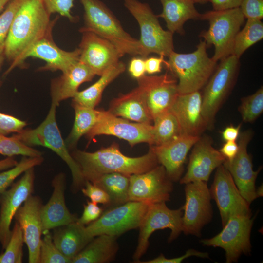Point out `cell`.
<instances>
[{"instance_id": "1", "label": "cell", "mask_w": 263, "mask_h": 263, "mask_svg": "<svg viewBox=\"0 0 263 263\" xmlns=\"http://www.w3.org/2000/svg\"><path fill=\"white\" fill-rule=\"evenodd\" d=\"M56 20H50L43 0H27L23 3L14 17L5 41L4 55L11 64L5 75L23 65L24 55L39 39L52 34Z\"/></svg>"}, {"instance_id": "2", "label": "cell", "mask_w": 263, "mask_h": 263, "mask_svg": "<svg viewBox=\"0 0 263 263\" xmlns=\"http://www.w3.org/2000/svg\"><path fill=\"white\" fill-rule=\"evenodd\" d=\"M71 155L85 180L91 182L105 173L119 172L130 176L146 172L159 165L150 147L147 153L137 157L124 155L115 143L93 152L76 150Z\"/></svg>"}, {"instance_id": "3", "label": "cell", "mask_w": 263, "mask_h": 263, "mask_svg": "<svg viewBox=\"0 0 263 263\" xmlns=\"http://www.w3.org/2000/svg\"><path fill=\"white\" fill-rule=\"evenodd\" d=\"M84 9L80 33L91 32L114 45L121 54L139 56V40L125 31L112 11L100 0H79Z\"/></svg>"}, {"instance_id": "4", "label": "cell", "mask_w": 263, "mask_h": 263, "mask_svg": "<svg viewBox=\"0 0 263 263\" xmlns=\"http://www.w3.org/2000/svg\"><path fill=\"white\" fill-rule=\"evenodd\" d=\"M207 45L200 41L196 49L189 53L173 51L165 65L177 79L179 94L199 91L214 72L217 62L207 53Z\"/></svg>"}, {"instance_id": "5", "label": "cell", "mask_w": 263, "mask_h": 263, "mask_svg": "<svg viewBox=\"0 0 263 263\" xmlns=\"http://www.w3.org/2000/svg\"><path fill=\"white\" fill-rule=\"evenodd\" d=\"M56 104H51L46 118L37 127L33 129H23L13 135L27 146L46 147L59 156L71 170L72 189L76 192L84 187L86 181L79 166L70 153L62 138L56 121Z\"/></svg>"}, {"instance_id": "6", "label": "cell", "mask_w": 263, "mask_h": 263, "mask_svg": "<svg viewBox=\"0 0 263 263\" xmlns=\"http://www.w3.org/2000/svg\"><path fill=\"white\" fill-rule=\"evenodd\" d=\"M123 0L140 27L139 56L146 58L150 54L155 53L168 57L174 51L173 34L163 29L157 15L147 3L138 0Z\"/></svg>"}, {"instance_id": "7", "label": "cell", "mask_w": 263, "mask_h": 263, "mask_svg": "<svg viewBox=\"0 0 263 263\" xmlns=\"http://www.w3.org/2000/svg\"><path fill=\"white\" fill-rule=\"evenodd\" d=\"M201 19L209 23L208 30L202 31L199 37L207 46L214 47L212 59L218 62L232 55L235 37L245 20L240 8L213 9L201 14Z\"/></svg>"}, {"instance_id": "8", "label": "cell", "mask_w": 263, "mask_h": 263, "mask_svg": "<svg viewBox=\"0 0 263 263\" xmlns=\"http://www.w3.org/2000/svg\"><path fill=\"white\" fill-rule=\"evenodd\" d=\"M239 59L231 55L221 60L202 95V113L207 129L214 127L216 113L232 89L239 69Z\"/></svg>"}, {"instance_id": "9", "label": "cell", "mask_w": 263, "mask_h": 263, "mask_svg": "<svg viewBox=\"0 0 263 263\" xmlns=\"http://www.w3.org/2000/svg\"><path fill=\"white\" fill-rule=\"evenodd\" d=\"M150 204L128 201L103 212L94 221L85 226L87 233L94 238L101 234L116 237L139 227Z\"/></svg>"}, {"instance_id": "10", "label": "cell", "mask_w": 263, "mask_h": 263, "mask_svg": "<svg viewBox=\"0 0 263 263\" xmlns=\"http://www.w3.org/2000/svg\"><path fill=\"white\" fill-rule=\"evenodd\" d=\"M251 216L232 215L219 233L213 237L202 239L201 243L203 245L223 248L226 263L237 262L242 254H249L251 251L250 233L253 224Z\"/></svg>"}, {"instance_id": "11", "label": "cell", "mask_w": 263, "mask_h": 263, "mask_svg": "<svg viewBox=\"0 0 263 263\" xmlns=\"http://www.w3.org/2000/svg\"><path fill=\"white\" fill-rule=\"evenodd\" d=\"M183 210L169 209L166 202L151 204L143 217L139 228L138 244L133 259L137 263L146 253L149 238L156 230L169 228L171 230L168 242L175 240L182 232Z\"/></svg>"}, {"instance_id": "12", "label": "cell", "mask_w": 263, "mask_h": 263, "mask_svg": "<svg viewBox=\"0 0 263 263\" xmlns=\"http://www.w3.org/2000/svg\"><path fill=\"white\" fill-rule=\"evenodd\" d=\"M185 203L182 207V232L185 235H201L203 227L212 218L209 189L206 182L197 181L185 184Z\"/></svg>"}, {"instance_id": "13", "label": "cell", "mask_w": 263, "mask_h": 263, "mask_svg": "<svg viewBox=\"0 0 263 263\" xmlns=\"http://www.w3.org/2000/svg\"><path fill=\"white\" fill-rule=\"evenodd\" d=\"M173 189L165 169L158 165L146 172L130 176L128 200L148 204L166 202Z\"/></svg>"}, {"instance_id": "14", "label": "cell", "mask_w": 263, "mask_h": 263, "mask_svg": "<svg viewBox=\"0 0 263 263\" xmlns=\"http://www.w3.org/2000/svg\"><path fill=\"white\" fill-rule=\"evenodd\" d=\"M100 135H113L128 142L131 146L145 142L153 145V126L141 123H133L116 116L109 111H99L97 120L86 134L92 140Z\"/></svg>"}, {"instance_id": "15", "label": "cell", "mask_w": 263, "mask_h": 263, "mask_svg": "<svg viewBox=\"0 0 263 263\" xmlns=\"http://www.w3.org/2000/svg\"><path fill=\"white\" fill-rule=\"evenodd\" d=\"M209 189L211 198L215 200L219 209L222 227L232 215H251L250 204L242 196L231 174L223 164L216 168Z\"/></svg>"}, {"instance_id": "16", "label": "cell", "mask_w": 263, "mask_h": 263, "mask_svg": "<svg viewBox=\"0 0 263 263\" xmlns=\"http://www.w3.org/2000/svg\"><path fill=\"white\" fill-rule=\"evenodd\" d=\"M137 81L153 120L170 110L178 94V81L172 74L144 75Z\"/></svg>"}, {"instance_id": "17", "label": "cell", "mask_w": 263, "mask_h": 263, "mask_svg": "<svg viewBox=\"0 0 263 263\" xmlns=\"http://www.w3.org/2000/svg\"><path fill=\"white\" fill-rule=\"evenodd\" d=\"M252 137L250 130L240 133L237 154L232 160L225 159L223 164L231 174L241 194L249 204L257 198L255 181L261 170V168L253 170L252 159L247 152V145Z\"/></svg>"}, {"instance_id": "18", "label": "cell", "mask_w": 263, "mask_h": 263, "mask_svg": "<svg viewBox=\"0 0 263 263\" xmlns=\"http://www.w3.org/2000/svg\"><path fill=\"white\" fill-rule=\"evenodd\" d=\"M34 168L25 171L0 197V243L3 249L9 241L13 219L19 208L34 191Z\"/></svg>"}, {"instance_id": "19", "label": "cell", "mask_w": 263, "mask_h": 263, "mask_svg": "<svg viewBox=\"0 0 263 263\" xmlns=\"http://www.w3.org/2000/svg\"><path fill=\"white\" fill-rule=\"evenodd\" d=\"M79 44V61L87 65L95 75H101L123 56L118 49L108 40L94 33H81Z\"/></svg>"}, {"instance_id": "20", "label": "cell", "mask_w": 263, "mask_h": 263, "mask_svg": "<svg viewBox=\"0 0 263 263\" xmlns=\"http://www.w3.org/2000/svg\"><path fill=\"white\" fill-rule=\"evenodd\" d=\"M41 198L31 195L21 205L14 218L20 225L28 250V262L40 263L39 251L43 234Z\"/></svg>"}, {"instance_id": "21", "label": "cell", "mask_w": 263, "mask_h": 263, "mask_svg": "<svg viewBox=\"0 0 263 263\" xmlns=\"http://www.w3.org/2000/svg\"><path fill=\"white\" fill-rule=\"evenodd\" d=\"M193 147L187 171L179 180L181 184L197 181L207 182L212 171L226 159L213 148L211 139L207 136L200 137Z\"/></svg>"}, {"instance_id": "22", "label": "cell", "mask_w": 263, "mask_h": 263, "mask_svg": "<svg viewBox=\"0 0 263 263\" xmlns=\"http://www.w3.org/2000/svg\"><path fill=\"white\" fill-rule=\"evenodd\" d=\"M200 137L181 134L164 144L151 146L158 163L164 167L172 182L182 177L187 155Z\"/></svg>"}, {"instance_id": "23", "label": "cell", "mask_w": 263, "mask_h": 263, "mask_svg": "<svg viewBox=\"0 0 263 263\" xmlns=\"http://www.w3.org/2000/svg\"><path fill=\"white\" fill-rule=\"evenodd\" d=\"M170 111L176 116L183 134L200 136L207 129L202 113V94L199 91L178 94Z\"/></svg>"}, {"instance_id": "24", "label": "cell", "mask_w": 263, "mask_h": 263, "mask_svg": "<svg viewBox=\"0 0 263 263\" xmlns=\"http://www.w3.org/2000/svg\"><path fill=\"white\" fill-rule=\"evenodd\" d=\"M78 48L72 51H66L59 48L54 42L52 34L37 41L24 55L23 60L32 57L41 59L46 65L39 68V71L64 72L79 60Z\"/></svg>"}, {"instance_id": "25", "label": "cell", "mask_w": 263, "mask_h": 263, "mask_svg": "<svg viewBox=\"0 0 263 263\" xmlns=\"http://www.w3.org/2000/svg\"><path fill=\"white\" fill-rule=\"evenodd\" d=\"M52 194L41 210L43 233L51 229L76 221L77 217L67 208L65 199V175L60 173L56 175L52 182Z\"/></svg>"}, {"instance_id": "26", "label": "cell", "mask_w": 263, "mask_h": 263, "mask_svg": "<svg viewBox=\"0 0 263 263\" xmlns=\"http://www.w3.org/2000/svg\"><path fill=\"white\" fill-rule=\"evenodd\" d=\"M95 75L87 65L78 61L51 84L52 103L58 106L61 101L73 98L83 83L91 81Z\"/></svg>"}, {"instance_id": "27", "label": "cell", "mask_w": 263, "mask_h": 263, "mask_svg": "<svg viewBox=\"0 0 263 263\" xmlns=\"http://www.w3.org/2000/svg\"><path fill=\"white\" fill-rule=\"evenodd\" d=\"M108 111L116 116L138 123L151 124L153 122L138 86L113 99Z\"/></svg>"}, {"instance_id": "28", "label": "cell", "mask_w": 263, "mask_h": 263, "mask_svg": "<svg viewBox=\"0 0 263 263\" xmlns=\"http://www.w3.org/2000/svg\"><path fill=\"white\" fill-rule=\"evenodd\" d=\"M76 221L54 228L52 234L56 246L71 262L94 238L87 233L85 226Z\"/></svg>"}, {"instance_id": "29", "label": "cell", "mask_w": 263, "mask_h": 263, "mask_svg": "<svg viewBox=\"0 0 263 263\" xmlns=\"http://www.w3.org/2000/svg\"><path fill=\"white\" fill-rule=\"evenodd\" d=\"M162 12L157 15L165 21L168 30L183 35L184 25L189 19H201V14L195 6L193 0H159Z\"/></svg>"}, {"instance_id": "30", "label": "cell", "mask_w": 263, "mask_h": 263, "mask_svg": "<svg viewBox=\"0 0 263 263\" xmlns=\"http://www.w3.org/2000/svg\"><path fill=\"white\" fill-rule=\"evenodd\" d=\"M94 238L72 260V263H106L113 261L118 250L117 237L101 234Z\"/></svg>"}, {"instance_id": "31", "label": "cell", "mask_w": 263, "mask_h": 263, "mask_svg": "<svg viewBox=\"0 0 263 263\" xmlns=\"http://www.w3.org/2000/svg\"><path fill=\"white\" fill-rule=\"evenodd\" d=\"M125 69V63L119 61L105 71L93 85L83 91H78L72 98V102L94 109L100 102L106 87L123 73Z\"/></svg>"}, {"instance_id": "32", "label": "cell", "mask_w": 263, "mask_h": 263, "mask_svg": "<svg viewBox=\"0 0 263 263\" xmlns=\"http://www.w3.org/2000/svg\"><path fill=\"white\" fill-rule=\"evenodd\" d=\"M130 176L119 172L105 173L92 183L105 190L110 198L109 206L114 207L128 200Z\"/></svg>"}, {"instance_id": "33", "label": "cell", "mask_w": 263, "mask_h": 263, "mask_svg": "<svg viewBox=\"0 0 263 263\" xmlns=\"http://www.w3.org/2000/svg\"><path fill=\"white\" fill-rule=\"evenodd\" d=\"M75 117L72 130L64 141L69 149L75 147L79 139L86 134L96 123L99 110L72 102Z\"/></svg>"}, {"instance_id": "34", "label": "cell", "mask_w": 263, "mask_h": 263, "mask_svg": "<svg viewBox=\"0 0 263 263\" xmlns=\"http://www.w3.org/2000/svg\"><path fill=\"white\" fill-rule=\"evenodd\" d=\"M153 122V145L164 144L183 134L176 116L170 110L156 117Z\"/></svg>"}, {"instance_id": "35", "label": "cell", "mask_w": 263, "mask_h": 263, "mask_svg": "<svg viewBox=\"0 0 263 263\" xmlns=\"http://www.w3.org/2000/svg\"><path fill=\"white\" fill-rule=\"evenodd\" d=\"M263 38L261 20L247 19L244 27L237 34L232 55L240 58L244 52Z\"/></svg>"}, {"instance_id": "36", "label": "cell", "mask_w": 263, "mask_h": 263, "mask_svg": "<svg viewBox=\"0 0 263 263\" xmlns=\"http://www.w3.org/2000/svg\"><path fill=\"white\" fill-rule=\"evenodd\" d=\"M43 160L42 156H24L14 167L0 172V197L18 176L27 169L41 165Z\"/></svg>"}, {"instance_id": "37", "label": "cell", "mask_w": 263, "mask_h": 263, "mask_svg": "<svg viewBox=\"0 0 263 263\" xmlns=\"http://www.w3.org/2000/svg\"><path fill=\"white\" fill-rule=\"evenodd\" d=\"M24 239L21 228L16 221L5 251L0 255V263H21Z\"/></svg>"}, {"instance_id": "38", "label": "cell", "mask_w": 263, "mask_h": 263, "mask_svg": "<svg viewBox=\"0 0 263 263\" xmlns=\"http://www.w3.org/2000/svg\"><path fill=\"white\" fill-rule=\"evenodd\" d=\"M238 110L244 122L256 120L263 112V86L252 94L242 98Z\"/></svg>"}, {"instance_id": "39", "label": "cell", "mask_w": 263, "mask_h": 263, "mask_svg": "<svg viewBox=\"0 0 263 263\" xmlns=\"http://www.w3.org/2000/svg\"><path fill=\"white\" fill-rule=\"evenodd\" d=\"M0 154L7 157L22 155L27 157L42 156V152L27 146L15 136L0 134Z\"/></svg>"}, {"instance_id": "40", "label": "cell", "mask_w": 263, "mask_h": 263, "mask_svg": "<svg viewBox=\"0 0 263 263\" xmlns=\"http://www.w3.org/2000/svg\"><path fill=\"white\" fill-rule=\"evenodd\" d=\"M39 259L40 263H70L71 260L64 256L55 244L50 231L43 233Z\"/></svg>"}, {"instance_id": "41", "label": "cell", "mask_w": 263, "mask_h": 263, "mask_svg": "<svg viewBox=\"0 0 263 263\" xmlns=\"http://www.w3.org/2000/svg\"><path fill=\"white\" fill-rule=\"evenodd\" d=\"M27 0H12L0 14V54L4 53L5 43L14 17Z\"/></svg>"}, {"instance_id": "42", "label": "cell", "mask_w": 263, "mask_h": 263, "mask_svg": "<svg viewBox=\"0 0 263 263\" xmlns=\"http://www.w3.org/2000/svg\"><path fill=\"white\" fill-rule=\"evenodd\" d=\"M43 2L50 15L58 13L67 18L71 22L77 21V18L71 13V9L74 6V0H43Z\"/></svg>"}, {"instance_id": "43", "label": "cell", "mask_w": 263, "mask_h": 263, "mask_svg": "<svg viewBox=\"0 0 263 263\" xmlns=\"http://www.w3.org/2000/svg\"><path fill=\"white\" fill-rule=\"evenodd\" d=\"M26 125L25 121L0 112V134L7 135L19 132Z\"/></svg>"}, {"instance_id": "44", "label": "cell", "mask_w": 263, "mask_h": 263, "mask_svg": "<svg viewBox=\"0 0 263 263\" xmlns=\"http://www.w3.org/2000/svg\"><path fill=\"white\" fill-rule=\"evenodd\" d=\"M81 191L83 194L90 199L91 201L93 202L107 206L110 204V198L106 192L89 181H86Z\"/></svg>"}, {"instance_id": "45", "label": "cell", "mask_w": 263, "mask_h": 263, "mask_svg": "<svg viewBox=\"0 0 263 263\" xmlns=\"http://www.w3.org/2000/svg\"><path fill=\"white\" fill-rule=\"evenodd\" d=\"M239 8L245 19L261 20L263 18V0H243Z\"/></svg>"}, {"instance_id": "46", "label": "cell", "mask_w": 263, "mask_h": 263, "mask_svg": "<svg viewBox=\"0 0 263 263\" xmlns=\"http://www.w3.org/2000/svg\"><path fill=\"white\" fill-rule=\"evenodd\" d=\"M103 209L97 204L88 201L84 205L83 211L81 216L77 218V222L83 225L89 224L97 219L103 213Z\"/></svg>"}, {"instance_id": "47", "label": "cell", "mask_w": 263, "mask_h": 263, "mask_svg": "<svg viewBox=\"0 0 263 263\" xmlns=\"http://www.w3.org/2000/svg\"><path fill=\"white\" fill-rule=\"evenodd\" d=\"M191 256H196L202 258H209V254L207 252H202L194 249H189L185 254L180 257L173 258H167L163 254L152 260L139 262L142 263H180L184 259Z\"/></svg>"}, {"instance_id": "48", "label": "cell", "mask_w": 263, "mask_h": 263, "mask_svg": "<svg viewBox=\"0 0 263 263\" xmlns=\"http://www.w3.org/2000/svg\"><path fill=\"white\" fill-rule=\"evenodd\" d=\"M145 59L134 57L129 63L128 71L131 75L137 79L144 75L146 73Z\"/></svg>"}, {"instance_id": "49", "label": "cell", "mask_w": 263, "mask_h": 263, "mask_svg": "<svg viewBox=\"0 0 263 263\" xmlns=\"http://www.w3.org/2000/svg\"><path fill=\"white\" fill-rule=\"evenodd\" d=\"M164 56L150 57L145 59L146 72L149 74L160 73L162 70V63H166Z\"/></svg>"}, {"instance_id": "50", "label": "cell", "mask_w": 263, "mask_h": 263, "mask_svg": "<svg viewBox=\"0 0 263 263\" xmlns=\"http://www.w3.org/2000/svg\"><path fill=\"white\" fill-rule=\"evenodd\" d=\"M239 150L238 144L236 141H225L219 151L225 157L226 160H230L233 159L237 154Z\"/></svg>"}, {"instance_id": "51", "label": "cell", "mask_w": 263, "mask_h": 263, "mask_svg": "<svg viewBox=\"0 0 263 263\" xmlns=\"http://www.w3.org/2000/svg\"><path fill=\"white\" fill-rule=\"evenodd\" d=\"M243 0H209L213 10H220L239 7Z\"/></svg>"}, {"instance_id": "52", "label": "cell", "mask_w": 263, "mask_h": 263, "mask_svg": "<svg viewBox=\"0 0 263 263\" xmlns=\"http://www.w3.org/2000/svg\"><path fill=\"white\" fill-rule=\"evenodd\" d=\"M241 124L237 126L230 125L226 127L221 132L223 139L225 141H236L240 134Z\"/></svg>"}, {"instance_id": "53", "label": "cell", "mask_w": 263, "mask_h": 263, "mask_svg": "<svg viewBox=\"0 0 263 263\" xmlns=\"http://www.w3.org/2000/svg\"><path fill=\"white\" fill-rule=\"evenodd\" d=\"M18 162L13 157H7L0 160V171H2L14 167Z\"/></svg>"}, {"instance_id": "54", "label": "cell", "mask_w": 263, "mask_h": 263, "mask_svg": "<svg viewBox=\"0 0 263 263\" xmlns=\"http://www.w3.org/2000/svg\"><path fill=\"white\" fill-rule=\"evenodd\" d=\"M11 0H0V12Z\"/></svg>"}, {"instance_id": "55", "label": "cell", "mask_w": 263, "mask_h": 263, "mask_svg": "<svg viewBox=\"0 0 263 263\" xmlns=\"http://www.w3.org/2000/svg\"><path fill=\"white\" fill-rule=\"evenodd\" d=\"M263 185H262V186L259 187L257 188H256V194L257 198L263 196Z\"/></svg>"}, {"instance_id": "56", "label": "cell", "mask_w": 263, "mask_h": 263, "mask_svg": "<svg viewBox=\"0 0 263 263\" xmlns=\"http://www.w3.org/2000/svg\"><path fill=\"white\" fill-rule=\"evenodd\" d=\"M195 3L205 4L208 2L209 0H193Z\"/></svg>"}, {"instance_id": "57", "label": "cell", "mask_w": 263, "mask_h": 263, "mask_svg": "<svg viewBox=\"0 0 263 263\" xmlns=\"http://www.w3.org/2000/svg\"><path fill=\"white\" fill-rule=\"evenodd\" d=\"M4 58L5 56L4 53L0 54V69L2 65Z\"/></svg>"}]
</instances>
